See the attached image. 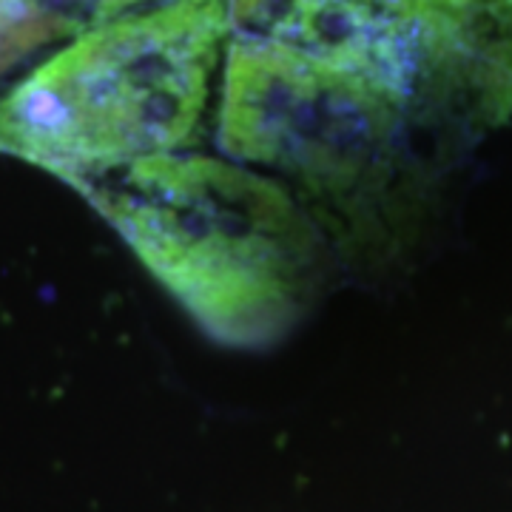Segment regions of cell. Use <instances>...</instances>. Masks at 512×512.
Returning a JSON list of instances; mask_svg holds the SVG:
<instances>
[{
	"instance_id": "cell-2",
	"label": "cell",
	"mask_w": 512,
	"mask_h": 512,
	"mask_svg": "<svg viewBox=\"0 0 512 512\" xmlns=\"http://www.w3.org/2000/svg\"><path fill=\"white\" fill-rule=\"evenodd\" d=\"M208 336L262 348L311 305L322 237L291 191L234 160L151 157L83 191Z\"/></svg>"
},
{
	"instance_id": "cell-1",
	"label": "cell",
	"mask_w": 512,
	"mask_h": 512,
	"mask_svg": "<svg viewBox=\"0 0 512 512\" xmlns=\"http://www.w3.org/2000/svg\"><path fill=\"white\" fill-rule=\"evenodd\" d=\"M217 111L342 242L396 234L441 163L512 120V0H228Z\"/></svg>"
},
{
	"instance_id": "cell-3",
	"label": "cell",
	"mask_w": 512,
	"mask_h": 512,
	"mask_svg": "<svg viewBox=\"0 0 512 512\" xmlns=\"http://www.w3.org/2000/svg\"><path fill=\"white\" fill-rule=\"evenodd\" d=\"M228 0H151L69 40L0 97V154L80 191L205 128Z\"/></svg>"
},
{
	"instance_id": "cell-4",
	"label": "cell",
	"mask_w": 512,
	"mask_h": 512,
	"mask_svg": "<svg viewBox=\"0 0 512 512\" xmlns=\"http://www.w3.org/2000/svg\"><path fill=\"white\" fill-rule=\"evenodd\" d=\"M151 0H0V80L63 37L140 9Z\"/></svg>"
}]
</instances>
